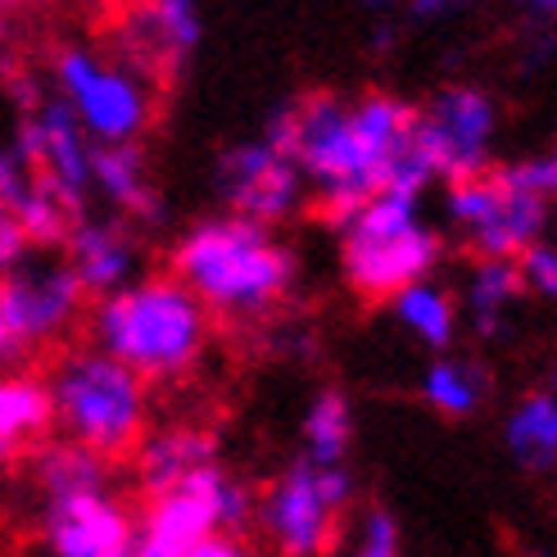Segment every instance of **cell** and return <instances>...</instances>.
Listing matches in <instances>:
<instances>
[{
  "label": "cell",
  "instance_id": "obj_1",
  "mask_svg": "<svg viewBox=\"0 0 557 557\" xmlns=\"http://www.w3.org/2000/svg\"><path fill=\"white\" fill-rule=\"evenodd\" d=\"M259 136L304 169L331 227L381 190L422 200L435 182H444L422 136V109L395 91L286 96L268 109Z\"/></svg>",
  "mask_w": 557,
  "mask_h": 557
},
{
  "label": "cell",
  "instance_id": "obj_17",
  "mask_svg": "<svg viewBox=\"0 0 557 557\" xmlns=\"http://www.w3.org/2000/svg\"><path fill=\"white\" fill-rule=\"evenodd\" d=\"M0 213L18 222L37 255L64 249L73 227L87 218V213H77L60 190H50L10 146H5V154H0Z\"/></svg>",
  "mask_w": 557,
  "mask_h": 557
},
{
  "label": "cell",
  "instance_id": "obj_4",
  "mask_svg": "<svg viewBox=\"0 0 557 557\" xmlns=\"http://www.w3.org/2000/svg\"><path fill=\"white\" fill-rule=\"evenodd\" d=\"M46 376L60 435L87 444L109 462L141 449V440L150 435V385L132 368L96 345H82L60 354V363Z\"/></svg>",
  "mask_w": 557,
  "mask_h": 557
},
{
  "label": "cell",
  "instance_id": "obj_36",
  "mask_svg": "<svg viewBox=\"0 0 557 557\" xmlns=\"http://www.w3.org/2000/svg\"><path fill=\"white\" fill-rule=\"evenodd\" d=\"M544 389H553V395H557V358H553L548 372H544Z\"/></svg>",
  "mask_w": 557,
  "mask_h": 557
},
{
  "label": "cell",
  "instance_id": "obj_2",
  "mask_svg": "<svg viewBox=\"0 0 557 557\" xmlns=\"http://www.w3.org/2000/svg\"><path fill=\"white\" fill-rule=\"evenodd\" d=\"M169 272L195 290L213 318L263 322L295 290V255L276 227L240 213H213L169 249Z\"/></svg>",
  "mask_w": 557,
  "mask_h": 557
},
{
  "label": "cell",
  "instance_id": "obj_21",
  "mask_svg": "<svg viewBox=\"0 0 557 557\" xmlns=\"http://www.w3.org/2000/svg\"><path fill=\"white\" fill-rule=\"evenodd\" d=\"M525 295H531V290H525V276H521L517 259H476L467 268L462 290H458L467 331L476 341H485V345L508 341L512 313H517V304Z\"/></svg>",
  "mask_w": 557,
  "mask_h": 557
},
{
  "label": "cell",
  "instance_id": "obj_19",
  "mask_svg": "<svg viewBox=\"0 0 557 557\" xmlns=\"http://www.w3.org/2000/svg\"><path fill=\"white\" fill-rule=\"evenodd\" d=\"M109 481H114V462L69 435H50L37 454L23 458V485L37 508L77 494H100L109 490Z\"/></svg>",
  "mask_w": 557,
  "mask_h": 557
},
{
  "label": "cell",
  "instance_id": "obj_33",
  "mask_svg": "<svg viewBox=\"0 0 557 557\" xmlns=\"http://www.w3.org/2000/svg\"><path fill=\"white\" fill-rule=\"evenodd\" d=\"M368 41H372V50H381V54H385V50H395V41H399V23H395V18H389V23H372V37H368Z\"/></svg>",
  "mask_w": 557,
  "mask_h": 557
},
{
  "label": "cell",
  "instance_id": "obj_18",
  "mask_svg": "<svg viewBox=\"0 0 557 557\" xmlns=\"http://www.w3.org/2000/svg\"><path fill=\"white\" fill-rule=\"evenodd\" d=\"M91 190L96 200H104V209L127 218L136 232L163 227V218H169V205H163V190L154 186L150 159L141 146H96Z\"/></svg>",
  "mask_w": 557,
  "mask_h": 557
},
{
  "label": "cell",
  "instance_id": "obj_16",
  "mask_svg": "<svg viewBox=\"0 0 557 557\" xmlns=\"http://www.w3.org/2000/svg\"><path fill=\"white\" fill-rule=\"evenodd\" d=\"M64 259L77 272L82 290L96 299H109L127 290L136 276H141V240H136V227L127 218L109 213V218H82L69 245H64Z\"/></svg>",
  "mask_w": 557,
  "mask_h": 557
},
{
  "label": "cell",
  "instance_id": "obj_31",
  "mask_svg": "<svg viewBox=\"0 0 557 557\" xmlns=\"http://www.w3.org/2000/svg\"><path fill=\"white\" fill-rule=\"evenodd\" d=\"M508 10L525 27H557V0H508Z\"/></svg>",
  "mask_w": 557,
  "mask_h": 557
},
{
  "label": "cell",
  "instance_id": "obj_15",
  "mask_svg": "<svg viewBox=\"0 0 557 557\" xmlns=\"http://www.w3.org/2000/svg\"><path fill=\"white\" fill-rule=\"evenodd\" d=\"M213 535H222V525L209 494V467L186 485L146 498L136 512V557H190Z\"/></svg>",
  "mask_w": 557,
  "mask_h": 557
},
{
  "label": "cell",
  "instance_id": "obj_5",
  "mask_svg": "<svg viewBox=\"0 0 557 557\" xmlns=\"http://www.w3.org/2000/svg\"><path fill=\"white\" fill-rule=\"evenodd\" d=\"M341 272L354 295L395 299L417 282H431L444 259V232L431 227L422 200L381 190L376 200L358 205L336 222Z\"/></svg>",
  "mask_w": 557,
  "mask_h": 557
},
{
  "label": "cell",
  "instance_id": "obj_30",
  "mask_svg": "<svg viewBox=\"0 0 557 557\" xmlns=\"http://www.w3.org/2000/svg\"><path fill=\"white\" fill-rule=\"evenodd\" d=\"M553 60H557V27H525L521 69L525 73H544Z\"/></svg>",
  "mask_w": 557,
  "mask_h": 557
},
{
  "label": "cell",
  "instance_id": "obj_14",
  "mask_svg": "<svg viewBox=\"0 0 557 557\" xmlns=\"http://www.w3.org/2000/svg\"><path fill=\"white\" fill-rule=\"evenodd\" d=\"M46 557H136V512L114 490L37 508Z\"/></svg>",
  "mask_w": 557,
  "mask_h": 557
},
{
  "label": "cell",
  "instance_id": "obj_39",
  "mask_svg": "<svg viewBox=\"0 0 557 557\" xmlns=\"http://www.w3.org/2000/svg\"><path fill=\"white\" fill-rule=\"evenodd\" d=\"M553 521H557V485H553Z\"/></svg>",
  "mask_w": 557,
  "mask_h": 557
},
{
  "label": "cell",
  "instance_id": "obj_8",
  "mask_svg": "<svg viewBox=\"0 0 557 557\" xmlns=\"http://www.w3.org/2000/svg\"><path fill=\"white\" fill-rule=\"evenodd\" d=\"M50 91L73 109L96 146H141V136L154 127V82L91 46L54 50Z\"/></svg>",
  "mask_w": 557,
  "mask_h": 557
},
{
  "label": "cell",
  "instance_id": "obj_22",
  "mask_svg": "<svg viewBox=\"0 0 557 557\" xmlns=\"http://www.w3.org/2000/svg\"><path fill=\"white\" fill-rule=\"evenodd\" d=\"M50 435H60L54 426V395H50V376L41 372H10L0 381V454L10 462L37 454Z\"/></svg>",
  "mask_w": 557,
  "mask_h": 557
},
{
  "label": "cell",
  "instance_id": "obj_26",
  "mask_svg": "<svg viewBox=\"0 0 557 557\" xmlns=\"http://www.w3.org/2000/svg\"><path fill=\"white\" fill-rule=\"evenodd\" d=\"M354 444V404L341 385H322L299 417V458L318 467H345Z\"/></svg>",
  "mask_w": 557,
  "mask_h": 557
},
{
  "label": "cell",
  "instance_id": "obj_23",
  "mask_svg": "<svg viewBox=\"0 0 557 557\" xmlns=\"http://www.w3.org/2000/svg\"><path fill=\"white\" fill-rule=\"evenodd\" d=\"M504 449L525 476L557 481V395L553 389H525L504 417Z\"/></svg>",
  "mask_w": 557,
  "mask_h": 557
},
{
  "label": "cell",
  "instance_id": "obj_27",
  "mask_svg": "<svg viewBox=\"0 0 557 557\" xmlns=\"http://www.w3.org/2000/svg\"><path fill=\"white\" fill-rule=\"evenodd\" d=\"M399 553H404V535H399L395 512L381 504L358 512L354 535H349V557H399Z\"/></svg>",
  "mask_w": 557,
  "mask_h": 557
},
{
  "label": "cell",
  "instance_id": "obj_35",
  "mask_svg": "<svg viewBox=\"0 0 557 557\" xmlns=\"http://www.w3.org/2000/svg\"><path fill=\"white\" fill-rule=\"evenodd\" d=\"M540 169H544V186H548V195L557 200V150L540 154Z\"/></svg>",
  "mask_w": 557,
  "mask_h": 557
},
{
  "label": "cell",
  "instance_id": "obj_11",
  "mask_svg": "<svg viewBox=\"0 0 557 557\" xmlns=\"http://www.w3.org/2000/svg\"><path fill=\"white\" fill-rule=\"evenodd\" d=\"M205 41V14L195 0H127L109 27V50L132 73L163 87L173 82Z\"/></svg>",
  "mask_w": 557,
  "mask_h": 557
},
{
  "label": "cell",
  "instance_id": "obj_32",
  "mask_svg": "<svg viewBox=\"0 0 557 557\" xmlns=\"http://www.w3.org/2000/svg\"><path fill=\"white\" fill-rule=\"evenodd\" d=\"M190 557H259V553L249 548L240 535H213V540H205L200 548H195Z\"/></svg>",
  "mask_w": 557,
  "mask_h": 557
},
{
  "label": "cell",
  "instance_id": "obj_25",
  "mask_svg": "<svg viewBox=\"0 0 557 557\" xmlns=\"http://www.w3.org/2000/svg\"><path fill=\"white\" fill-rule=\"evenodd\" d=\"M389 309H395V322L404 326V336H412L422 349H431V358L435 354H454L462 326H467L458 295L444 290L435 276H431V282L408 286L404 295H395V299H389Z\"/></svg>",
  "mask_w": 557,
  "mask_h": 557
},
{
  "label": "cell",
  "instance_id": "obj_13",
  "mask_svg": "<svg viewBox=\"0 0 557 557\" xmlns=\"http://www.w3.org/2000/svg\"><path fill=\"white\" fill-rule=\"evenodd\" d=\"M10 150L33 169L50 190H60L64 200L87 213L91 200V159H96V141L87 136V127L77 123V114L60 100L50 96L37 114H27L14 123L10 132Z\"/></svg>",
  "mask_w": 557,
  "mask_h": 557
},
{
  "label": "cell",
  "instance_id": "obj_6",
  "mask_svg": "<svg viewBox=\"0 0 557 557\" xmlns=\"http://www.w3.org/2000/svg\"><path fill=\"white\" fill-rule=\"evenodd\" d=\"M548 209L553 195L525 177L517 159L444 190V222L471 249V259H521L544 240Z\"/></svg>",
  "mask_w": 557,
  "mask_h": 557
},
{
  "label": "cell",
  "instance_id": "obj_7",
  "mask_svg": "<svg viewBox=\"0 0 557 557\" xmlns=\"http://www.w3.org/2000/svg\"><path fill=\"white\" fill-rule=\"evenodd\" d=\"M354 508L349 467H318L295 458L259 490L255 531L276 557H331Z\"/></svg>",
  "mask_w": 557,
  "mask_h": 557
},
{
  "label": "cell",
  "instance_id": "obj_24",
  "mask_svg": "<svg viewBox=\"0 0 557 557\" xmlns=\"http://www.w3.org/2000/svg\"><path fill=\"white\" fill-rule=\"evenodd\" d=\"M417 399H422L435 417L467 422V417H476L490 399V372L476 363V358L435 354L422 368V376H417Z\"/></svg>",
  "mask_w": 557,
  "mask_h": 557
},
{
  "label": "cell",
  "instance_id": "obj_29",
  "mask_svg": "<svg viewBox=\"0 0 557 557\" xmlns=\"http://www.w3.org/2000/svg\"><path fill=\"white\" fill-rule=\"evenodd\" d=\"M485 0H408L404 18L412 27H444V23H458L467 14H476Z\"/></svg>",
  "mask_w": 557,
  "mask_h": 557
},
{
  "label": "cell",
  "instance_id": "obj_20",
  "mask_svg": "<svg viewBox=\"0 0 557 557\" xmlns=\"http://www.w3.org/2000/svg\"><path fill=\"white\" fill-rule=\"evenodd\" d=\"M218 462V440L205 426L190 422H169L141 440V449L132 454V476L141 485L146 498L169 494L177 485H186L190 476H200L205 467Z\"/></svg>",
  "mask_w": 557,
  "mask_h": 557
},
{
  "label": "cell",
  "instance_id": "obj_28",
  "mask_svg": "<svg viewBox=\"0 0 557 557\" xmlns=\"http://www.w3.org/2000/svg\"><path fill=\"white\" fill-rule=\"evenodd\" d=\"M517 263H521V276H525V290H531L535 299L557 304V245L540 240V245L525 249Z\"/></svg>",
  "mask_w": 557,
  "mask_h": 557
},
{
  "label": "cell",
  "instance_id": "obj_34",
  "mask_svg": "<svg viewBox=\"0 0 557 557\" xmlns=\"http://www.w3.org/2000/svg\"><path fill=\"white\" fill-rule=\"evenodd\" d=\"M404 5H408V0H363V10H368L372 23H389Z\"/></svg>",
  "mask_w": 557,
  "mask_h": 557
},
{
  "label": "cell",
  "instance_id": "obj_37",
  "mask_svg": "<svg viewBox=\"0 0 557 557\" xmlns=\"http://www.w3.org/2000/svg\"><path fill=\"white\" fill-rule=\"evenodd\" d=\"M0 5H5V10H18V5H27V0H0Z\"/></svg>",
  "mask_w": 557,
  "mask_h": 557
},
{
  "label": "cell",
  "instance_id": "obj_9",
  "mask_svg": "<svg viewBox=\"0 0 557 557\" xmlns=\"http://www.w3.org/2000/svg\"><path fill=\"white\" fill-rule=\"evenodd\" d=\"M87 290L60 255H37L0 276V358L18 372L50 345H60L77 322H87Z\"/></svg>",
  "mask_w": 557,
  "mask_h": 557
},
{
  "label": "cell",
  "instance_id": "obj_38",
  "mask_svg": "<svg viewBox=\"0 0 557 557\" xmlns=\"http://www.w3.org/2000/svg\"><path fill=\"white\" fill-rule=\"evenodd\" d=\"M100 5H119V10H123V5H127V0H100Z\"/></svg>",
  "mask_w": 557,
  "mask_h": 557
},
{
  "label": "cell",
  "instance_id": "obj_3",
  "mask_svg": "<svg viewBox=\"0 0 557 557\" xmlns=\"http://www.w3.org/2000/svg\"><path fill=\"white\" fill-rule=\"evenodd\" d=\"M209 309L173 272L136 276L87 313V336L96 349L119 358L146 385H169L200 368L209 349Z\"/></svg>",
  "mask_w": 557,
  "mask_h": 557
},
{
  "label": "cell",
  "instance_id": "obj_12",
  "mask_svg": "<svg viewBox=\"0 0 557 557\" xmlns=\"http://www.w3.org/2000/svg\"><path fill=\"white\" fill-rule=\"evenodd\" d=\"M422 136L444 186L494 169L498 100L476 82H449L422 104Z\"/></svg>",
  "mask_w": 557,
  "mask_h": 557
},
{
  "label": "cell",
  "instance_id": "obj_10",
  "mask_svg": "<svg viewBox=\"0 0 557 557\" xmlns=\"http://www.w3.org/2000/svg\"><path fill=\"white\" fill-rule=\"evenodd\" d=\"M213 190L222 200V213H240L249 222H263V227L290 222L313 195L299 163L263 136L236 141L213 159Z\"/></svg>",
  "mask_w": 557,
  "mask_h": 557
}]
</instances>
